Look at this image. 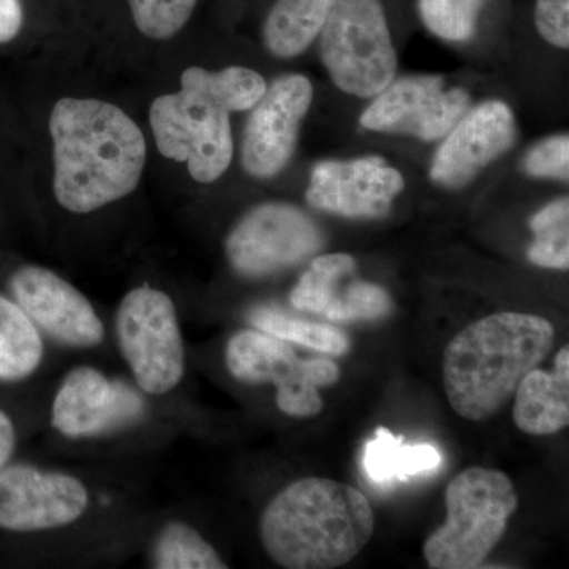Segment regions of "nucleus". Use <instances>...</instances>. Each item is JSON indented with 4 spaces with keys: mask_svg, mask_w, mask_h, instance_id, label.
<instances>
[{
    "mask_svg": "<svg viewBox=\"0 0 569 569\" xmlns=\"http://www.w3.org/2000/svg\"><path fill=\"white\" fill-rule=\"evenodd\" d=\"M56 200L89 213L122 200L140 182L146 141L140 127L116 104L62 99L50 118Z\"/></svg>",
    "mask_w": 569,
    "mask_h": 569,
    "instance_id": "1",
    "label": "nucleus"
},
{
    "mask_svg": "<svg viewBox=\"0 0 569 569\" xmlns=\"http://www.w3.org/2000/svg\"><path fill=\"white\" fill-rule=\"evenodd\" d=\"M376 530L365 493L326 478L291 482L264 508L261 545L288 569H335L361 553Z\"/></svg>",
    "mask_w": 569,
    "mask_h": 569,
    "instance_id": "2",
    "label": "nucleus"
},
{
    "mask_svg": "<svg viewBox=\"0 0 569 569\" xmlns=\"http://www.w3.org/2000/svg\"><path fill=\"white\" fill-rule=\"evenodd\" d=\"M553 340V325L533 313H493L468 325L443 355L449 406L468 421L496 417L520 380L548 358Z\"/></svg>",
    "mask_w": 569,
    "mask_h": 569,
    "instance_id": "3",
    "label": "nucleus"
},
{
    "mask_svg": "<svg viewBox=\"0 0 569 569\" xmlns=\"http://www.w3.org/2000/svg\"><path fill=\"white\" fill-rule=\"evenodd\" d=\"M447 522L427 538L425 559L432 569L481 567L518 509L515 485L503 471L471 467L449 481Z\"/></svg>",
    "mask_w": 569,
    "mask_h": 569,
    "instance_id": "4",
    "label": "nucleus"
},
{
    "mask_svg": "<svg viewBox=\"0 0 569 569\" xmlns=\"http://www.w3.org/2000/svg\"><path fill=\"white\" fill-rule=\"evenodd\" d=\"M116 340L138 389L167 396L186 373V347L173 299L157 288H133L114 318Z\"/></svg>",
    "mask_w": 569,
    "mask_h": 569,
    "instance_id": "5",
    "label": "nucleus"
},
{
    "mask_svg": "<svg viewBox=\"0 0 569 569\" xmlns=\"http://www.w3.org/2000/svg\"><path fill=\"white\" fill-rule=\"evenodd\" d=\"M318 36L326 69L343 92L369 99L395 80L396 51L380 0H337Z\"/></svg>",
    "mask_w": 569,
    "mask_h": 569,
    "instance_id": "6",
    "label": "nucleus"
},
{
    "mask_svg": "<svg viewBox=\"0 0 569 569\" xmlns=\"http://www.w3.org/2000/svg\"><path fill=\"white\" fill-rule=\"evenodd\" d=\"M224 362L239 383L274 385L277 407L291 418L320 415L325 403L318 389L332 387L340 378L336 362L301 359L287 340L260 329L234 332L228 340Z\"/></svg>",
    "mask_w": 569,
    "mask_h": 569,
    "instance_id": "7",
    "label": "nucleus"
},
{
    "mask_svg": "<svg viewBox=\"0 0 569 569\" xmlns=\"http://www.w3.org/2000/svg\"><path fill=\"white\" fill-rule=\"evenodd\" d=\"M151 127L167 159L186 162L194 181H217L233 159L230 112L203 92L182 88L152 103Z\"/></svg>",
    "mask_w": 569,
    "mask_h": 569,
    "instance_id": "8",
    "label": "nucleus"
},
{
    "mask_svg": "<svg viewBox=\"0 0 569 569\" xmlns=\"http://www.w3.org/2000/svg\"><path fill=\"white\" fill-rule=\"evenodd\" d=\"M323 246L305 211L284 203L257 206L228 234L224 252L238 274L261 279L302 263Z\"/></svg>",
    "mask_w": 569,
    "mask_h": 569,
    "instance_id": "9",
    "label": "nucleus"
},
{
    "mask_svg": "<svg viewBox=\"0 0 569 569\" xmlns=\"http://www.w3.org/2000/svg\"><path fill=\"white\" fill-rule=\"evenodd\" d=\"M89 505L88 486L73 475L24 463L0 468V529H66L82 519Z\"/></svg>",
    "mask_w": 569,
    "mask_h": 569,
    "instance_id": "10",
    "label": "nucleus"
},
{
    "mask_svg": "<svg viewBox=\"0 0 569 569\" xmlns=\"http://www.w3.org/2000/svg\"><path fill=\"white\" fill-rule=\"evenodd\" d=\"M144 413L138 389L96 367L78 366L63 377L52 399L51 426L70 440H82L134 425Z\"/></svg>",
    "mask_w": 569,
    "mask_h": 569,
    "instance_id": "11",
    "label": "nucleus"
},
{
    "mask_svg": "<svg viewBox=\"0 0 569 569\" xmlns=\"http://www.w3.org/2000/svg\"><path fill=\"white\" fill-rule=\"evenodd\" d=\"M470 107L462 89L445 88L440 77H406L378 93L362 114V127L436 141L451 132Z\"/></svg>",
    "mask_w": 569,
    "mask_h": 569,
    "instance_id": "12",
    "label": "nucleus"
},
{
    "mask_svg": "<svg viewBox=\"0 0 569 569\" xmlns=\"http://www.w3.org/2000/svg\"><path fill=\"white\" fill-rule=\"evenodd\" d=\"M10 290L14 302L40 332L62 346L86 350L103 342V321L92 302L50 269L41 266L18 269L11 277Z\"/></svg>",
    "mask_w": 569,
    "mask_h": 569,
    "instance_id": "13",
    "label": "nucleus"
},
{
    "mask_svg": "<svg viewBox=\"0 0 569 569\" xmlns=\"http://www.w3.org/2000/svg\"><path fill=\"white\" fill-rule=\"evenodd\" d=\"M312 99V84L302 74H287L266 89L252 108L242 140V167L247 173L271 178L287 167Z\"/></svg>",
    "mask_w": 569,
    "mask_h": 569,
    "instance_id": "14",
    "label": "nucleus"
},
{
    "mask_svg": "<svg viewBox=\"0 0 569 569\" xmlns=\"http://www.w3.org/2000/svg\"><path fill=\"white\" fill-rule=\"evenodd\" d=\"M403 178L381 157H366L351 162H323L312 173L307 201L321 211L377 219L387 216Z\"/></svg>",
    "mask_w": 569,
    "mask_h": 569,
    "instance_id": "15",
    "label": "nucleus"
},
{
    "mask_svg": "<svg viewBox=\"0 0 569 569\" xmlns=\"http://www.w3.org/2000/svg\"><path fill=\"white\" fill-rule=\"evenodd\" d=\"M355 271L356 261L350 254L331 253L316 258L291 291V306L331 321L378 320L387 316L391 299L383 288L355 279L342 287Z\"/></svg>",
    "mask_w": 569,
    "mask_h": 569,
    "instance_id": "16",
    "label": "nucleus"
},
{
    "mask_svg": "<svg viewBox=\"0 0 569 569\" xmlns=\"http://www.w3.org/2000/svg\"><path fill=\"white\" fill-rule=\"evenodd\" d=\"M515 134V118L507 104H479L460 118L438 149L430 171L432 181L443 187L466 186L511 148Z\"/></svg>",
    "mask_w": 569,
    "mask_h": 569,
    "instance_id": "17",
    "label": "nucleus"
},
{
    "mask_svg": "<svg viewBox=\"0 0 569 569\" xmlns=\"http://www.w3.org/2000/svg\"><path fill=\"white\" fill-rule=\"evenodd\" d=\"M512 418L519 430L545 437L569 425V347H561L552 372L535 367L520 380L515 392Z\"/></svg>",
    "mask_w": 569,
    "mask_h": 569,
    "instance_id": "18",
    "label": "nucleus"
},
{
    "mask_svg": "<svg viewBox=\"0 0 569 569\" xmlns=\"http://www.w3.org/2000/svg\"><path fill=\"white\" fill-rule=\"evenodd\" d=\"M337 0H277L264 22V43L277 58H295L317 39Z\"/></svg>",
    "mask_w": 569,
    "mask_h": 569,
    "instance_id": "19",
    "label": "nucleus"
},
{
    "mask_svg": "<svg viewBox=\"0 0 569 569\" xmlns=\"http://www.w3.org/2000/svg\"><path fill=\"white\" fill-rule=\"evenodd\" d=\"M362 463L373 482L389 485L432 473L440 467L441 456L432 445H403V437L378 427L376 437L367 443Z\"/></svg>",
    "mask_w": 569,
    "mask_h": 569,
    "instance_id": "20",
    "label": "nucleus"
},
{
    "mask_svg": "<svg viewBox=\"0 0 569 569\" xmlns=\"http://www.w3.org/2000/svg\"><path fill=\"white\" fill-rule=\"evenodd\" d=\"M43 355L40 329L17 302L0 296V381L31 377Z\"/></svg>",
    "mask_w": 569,
    "mask_h": 569,
    "instance_id": "21",
    "label": "nucleus"
},
{
    "mask_svg": "<svg viewBox=\"0 0 569 569\" xmlns=\"http://www.w3.org/2000/svg\"><path fill=\"white\" fill-rule=\"evenodd\" d=\"M149 563L156 569L228 568L211 542L183 520H170L160 529L149 552Z\"/></svg>",
    "mask_w": 569,
    "mask_h": 569,
    "instance_id": "22",
    "label": "nucleus"
},
{
    "mask_svg": "<svg viewBox=\"0 0 569 569\" xmlns=\"http://www.w3.org/2000/svg\"><path fill=\"white\" fill-rule=\"evenodd\" d=\"M181 86L203 92L228 112L252 110L268 89L263 77L246 67H228L216 73L190 67L182 73Z\"/></svg>",
    "mask_w": 569,
    "mask_h": 569,
    "instance_id": "23",
    "label": "nucleus"
},
{
    "mask_svg": "<svg viewBox=\"0 0 569 569\" xmlns=\"http://www.w3.org/2000/svg\"><path fill=\"white\" fill-rule=\"evenodd\" d=\"M254 328L268 335L279 337L287 342L312 348L321 353L342 356L350 350V340L332 326L310 323L299 318L287 316L276 309H258L250 316Z\"/></svg>",
    "mask_w": 569,
    "mask_h": 569,
    "instance_id": "24",
    "label": "nucleus"
},
{
    "mask_svg": "<svg viewBox=\"0 0 569 569\" xmlns=\"http://www.w3.org/2000/svg\"><path fill=\"white\" fill-rule=\"evenodd\" d=\"M535 241L529 249L531 263L548 269L569 268V201H553L531 219Z\"/></svg>",
    "mask_w": 569,
    "mask_h": 569,
    "instance_id": "25",
    "label": "nucleus"
},
{
    "mask_svg": "<svg viewBox=\"0 0 569 569\" xmlns=\"http://www.w3.org/2000/svg\"><path fill=\"white\" fill-rule=\"evenodd\" d=\"M485 0H419L427 28L441 39L467 40L473 36Z\"/></svg>",
    "mask_w": 569,
    "mask_h": 569,
    "instance_id": "26",
    "label": "nucleus"
},
{
    "mask_svg": "<svg viewBox=\"0 0 569 569\" xmlns=\"http://www.w3.org/2000/svg\"><path fill=\"white\" fill-rule=\"evenodd\" d=\"M138 29L149 39L164 40L181 31L197 0H129Z\"/></svg>",
    "mask_w": 569,
    "mask_h": 569,
    "instance_id": "27",
    "label": "nucleus"
},
{
    "mask_svg": "<svg viewBox=\"0 0 569 569\" xmlns=\"http://www.w3.org/2000/svg\"><path fill=\"white\" fill-rule=\"evenodd\" d=\"M527 173L539 178H559L567 181L569 176L568 134L550 138L531 149L523 163Z\"/></svg>",
    "mask_w": 569,
    "mask_h": 569,
    "instance_id": "28",
    "label": "nucleus"
},
{
    "mask_svg": "<svg viewBox=\"0 0 569 569\" xmlns=\"http://www.w3.org/2000/svg\"><path fill=\"white\" fill-rule=\"evenodd\" d=\"M535 21L542 39L560 50H568L569 0H537Z\"/></svg>",
    "mask_w": 569,
    "mask_h": 569,
    "instance_id": "29",
    "label": "nucleus"
},
{
    "mask_svg": "<svg viewBox=\"0 0 569 569\" xmlns=\"http://www.w3.org/2000/svg\"><path fill=\"white\" fill-rule=\"evenodd\" d=\"M21 24L20 0H0V43L13 40L20 32Z\"/></svg>",
    "mask_w": 569,
    "mask_h": 569,
    "instance_id": "30",
    "label": "nucleus"
},
{
    "mask_svg": "<svg viewBox=\"0 0 569 569\" xmlns=\"http://www.w3.org/2000/svg\"><path fill=\"white\" fill-rule=\"evenodd\" d=\"M17 447V430L6 411L0 410V468L6 467Z\"/></svg>",
    "mask_w": 569,
    "mask_h": 569,
    "instance_id": "31",
    "label": "nucleus"
}]
</instances>
